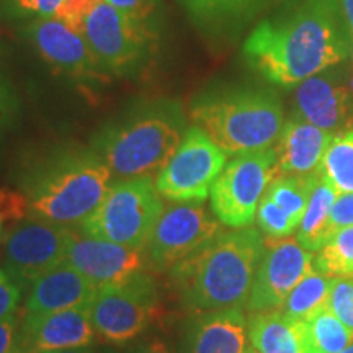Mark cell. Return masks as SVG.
<instances>
[{
  "label": "cell",
  "instance_id": "52a82bcc",
  "mask_svg": "<svg viewBox=\"0 0 353 353\" xmlns=\"http://www.w3.org/2000/svg\"><path fill=\"white\" fill-rule=\"evenodd\" d=\"M273 148L234 156L211 187V210L223 226L249 228L268 185L275 180Z\"/></svg>",
  "mask_w": 353,
  "mask_h": 353
},
{
  "label": "cell",
  "instance_id": "7a4b0ae2",
  "mask_svg": "<svg viewBox=\"0 0 353 353\" xmlns=\"http://www.w3.org/2000/svg\"><path fill=\"white\" fill-rule=\"evenodd\" d=\"M265 241L254 228L223 231L172 268L182 303L193 312L242 306L250 296Z\"/></svg>",
  "mask_w": 353,
  "mask_h": 353
},
{
  "label": "cell",
  "instance_id": "7c38bea8",
  "mask_svg": "<svg viewBox=\"0 0 353 353\" xmlns=\"http://www.w3.org/2000/svg\"><path fill=\"white\" fill-rule=\"evenodd\" d=\"M223 232L214 214L201 203H179L162 211L145 244L149 267L156 272L172 270L206 242Z\"/></svg>",
  "mask_w": 353,
  "mask_h": 353
},
{
  "label": "cell",
  "instance_id": "bcb514c9",
  "mask_svg": "<svg viewBox=\"0 0 353 353\" xmlns=\"http://www.w3.org/2000/svg\"><path fill=\"white\" fill-rule=\"evenodd\" d=\"M0 224H2V219H0Z\"/></svg>",
  "mask_w": 353,
  "mask_h": 353
},
{
  "label": "cell",
  "instance_id": "30bf717a",
  "mask_svg": "<svg viewBox=\"0 0 353 353\" xmlns=\"http://www.w3.org/2000/svg\"><path fill=\"white\" fill-rule=\"evenodd\" d=\"M226 157L201 128H188L179 149L157 174V192L175 203H203L226 167Z\"/></svg>",
  "mask_w": 353,
  "mask_h": 353
},
{
  "label": "cell",
  "instance_id": "ac0fdd59",
  "mask_svg": "<svg viewBox=\"0 0 353 353\" xmlns=\"http://www.w3.org/2000/svg\"><path fill=\"white\" fill-rule=\"evenodd\" d=\"M26 37L52 68L74 77H87L101 69L81 33L61 20L39 19L26 28Z\"/></svg>",
  "mask_w": 353,
  "mask_h": 353
},
{
  "label": "cell",
  "instance_id": "d590c367",
  "mask_svg": "<svg viewBox=\"0 0 353 353\" xmlns=\"http://www.w3.org/2000/svg\"><path fill=\"white\" fill-rule=\"evenodd\" d=\"M110 6L131 17V19L141 21L151 26L149 20L152 19V13L156 10V2L154 0H105Z\"/></svg>",
  "mask_w": 353,
  "mask_h": 353
},
{
  "label": "cell",
  "instance_id": "3957f363",
  "mask_svg": "<svg viewBox=\"0 0 353 353\" xmlns=\"http://www.w3.org/2000/svg\"><path fill=\"white\" fill-rule=\"evenodd\" d=\"M185 131L179 101H141L103 128L94 148L114 175L123 179L151 175L167 165Z\"/></svg>",
  "mask_w": 353,
  "mask_h": 353
},
{
  "label": "cell",
  "instance_id": "60d3db41",
  "mask_svg": "<svg viewBox=\"0 0 353 353\" xmlns=\"http://www.w3.org/2000/svg\"><path fill=\"white\" fill-rule=\"evenodd\" d=\"M44 353H94V352L87 350V347H82V348H69V350H56V352H44Z\"/></svg>",
  "mask_w": 353,
  "mask_h": 353
},
{
  "label": "cell",
  "instance_id": "8992f818",
  "mask_svg": "<svg viewBox=\"0 0 353 353\" xmlns=\"http://www.w3.org/2000/svg\"><path fill=\"white\" fill-rule=\"evenodd\" d=\"M162 211L164 201L152 176H130L110 187L101 205L81 224V231L95 239L145 249Z\"/></svg>",
  "mask_w": 353,
  "mask_h": 353
},
{
  "label": "cell",
  "instance_id": "44dd1931",
  "mask_svg": "<svg viewBox=\"0 0 353 353\" xmlns=\"http://www.w3.org/2000/svg\"><path fill=\"white\" fill-rule=\"evenodd\" d=\"M249 342L255 353H307L306 325L280 309L255 312L249 321Z\"/></svg>",
  "mask_w": 353,
  "mask_h": 353
},
{
  "label": "cell",
  "instance_id": "83f0119b",
  "mask_svg": "<svg viewBox=\"0 0 353 353\" xmlns=\"http://www.w3.org/2000/svg\"><path fill=\"white\" fill-rule=\"evenodd\" d=\"M314 268L330 278L353 275V226L330 234L314 257Z\"/></svg>",
  "mask_w": 353,
  "mask_h": 353
},
{
  "label": "cell",
  "instance_id": "9c48e42d",
  "mask_svg": "<svg viewBox=\"0 0 353 353\" xmlns=\"http://www.w3.org/2000/svg\"><path fill=\"white\" fill-rule=\"evenodd\" d=\"M82 37L100 68L114 74L139 69L152 51L151 26L125 15L105 0L88 13Z\"/></svg>",
  "mask_w": 353,
  "mask_h": 353
},
{
  "label": "cell",
  "instance_id": "4dcf8cb0",
  "mask_svg": "<svg viewBox=\"0 0 353 353\" xmlns=\"http://www.w3.org/2000/svg\"><path fill=\"white\" fill-rule=\"evenodd\" d=\"M101 0H64L63 7L56 13L54 19L61 20L82 34L83 23H85L88 13L94 10V7Z\"/></svg>",
  "mask_w": 353,
  "mask_h": 353
},
{
  "label": "cell",
  "instance_id": "484cf974",
  "mask_svg": "<svg viewBox=\"0 0 353 353\" xmlns=\"http://www.w3.org/2000/svg\"><path fill=\"white\" fill-rule=\"evenodd\" d=\"M317 180V172L309 175H285L276 176L268 185L265 196H268L273 203H276L294 223H301L306 213L309 198Z\"/></svg>",
  "mask_w": 353,
  "mask_h": 353
},
{
  "label": "cell",
  "instance_id": "ab89813d",
  "mask_svg": "<svg viewBox=\"0 0 353 353\" xmlns=\"http://www.w3.org/2000/svg\"><path fill=\"white\" fill-rule=\"evenodd\" d=\"M343 15H345V20L348 23V28L353 34V0H341Z\"/></svg>",
  "mask_w": 353,
  "mask_h": 353
},
{
  "label": "cell",
  "instance_id": "f546056e",
  "mask_svg": "<svg viewBox=\"0 0 353 353\" xmlns=\"http://www.w3.org/2000/svg\"><path fill=\"white\" fill-rule=\"evenodd\" d=\"M327 307L353 330V275L334 278Z\"/></svg>",
  "mask_w": 353,
  "mask_h": 353
},
{
  "label": "cell",
  "instance_id": "6da1fadb",
  "mask_svg": "<svg viewBox=\"0 0 353 353\" xmlns=\"http://www.w3.org/2000/svg\"><path fill=\"white\" fill-rule=\"evenodd\" d=\"M242 54L250 69L280 87L342 64L352 54V32L341 0H290L250 32Z\"/></svg>",
  "mask_w": 353,
  "mask_h": 353
},
{
  "label": "cell",
  "instance_id": "4316f807",
  "mask_svg": "<svg viewBox=\"0 0 353 353\" xmlns=\"http://www.w3.org/2000/svg\"><path fill=\"white\" fill-rule=\"evenodd\" d=\"M317 170L339 193L353 192V125L334 136Z\"/></svg>",
  "mask_w": 353,
  "mask_h": 353
},
{
  "label": "cell",
  "instance_id": "9a60e30c",
  "mask_svg": "<svg viewBox=\"0 0 353 353\" xmlns=\"http://www.w3.org/2000/svg\"><path fill=\"white\" fill-rule=\"evenodd\" d=\"M64 263L81 272L99 288L143 273L149 265L145 249L95 239L82 231L70 232Z\"/></svg>",
  "mask_w": 353,
  "mask_h": 353
},
{
  "label": "cell",
  "instance_id": "e0dca14e",
  "mask_svg": "<svg viewBox=\"0 0 353 353\" xmlns=\"http://www.w3.org/2000/svg\"><path fill=\"white\" fill-rule=\"evenodd\" d=\"M249 322L242 306L195 312L185 324L180 353H247Z\"/></svg>",
  "mask_w": 353,
  "mask_h": 353
},
{
  "label": "cell",
  "instance_id": "74e56055",
  "mask_svg": "<svg viewBox=\"0 0 353 353\" xmlns=\"http://www.w3.org/2000/svg\"><path fill=\"white\" fill-rule=\"evenodd\" d=\"M12 108H13L12 92L7 85L6 79H3L2 74H0V125H2V121L8 117V113L12 112Z\"/></svg>",
  "mask_w": 353,
  "mask_h": 353
},
{
  "label": "cell",
  "instance_id": "1f68e13d",
  "mask_svg": "<svg viewBox=\"0 0 353 353\" xmlns=\"http://www.w3.org/2000/svg\"><path fill=\"white\" fill-rule=\"evenodd\" d=\"M64 0H10L12 10L17 15H34L38 19H52Z\"/></svg>",
  "mask_w": 353,
  "mask_h": 353
},
{
  "label": "cell",
  "instance_id": "8fae6325",
  "mask_svg": "<svg viewBox=\"0 0 353 353\" xmlns=\"http://www.w3.org/2000/svg\"><path fill=\"white\" fill-rule=\"evenodd\" d=\"M70 232L68 226L37 216L19 221L3 242L6 272L21 290L32 288L39 276L64 262Z\"/></svg>",
  "mask_w": 353,
  "mask_h": 353
},
{
  "label": "cell",
  "instance_id": "b9f144b4",
  "mask_svg": "<svg viewBox=\"0 0 353 353\" xmlns=\"http://www.w3.org/2000/svg\"><path fill=\"white\" fill-rule=\"evenodd\" d=\"M339 353H353V343H352V345H348L347 348H343V350L339 352Z\"/></svg>",
  "mask_w": 353,
  "mask_h": 353
},
{
  "label": "cell",
  "instance_id": "e575fe53",
  "mask_svg": "<svg viewBox=\"0 0 353 353\" xmlns=\"http://www.w3.org/2000/svg\"><path fill=\"white\" fill-rule=\"evenodd\" d=\"M21 298V288L6 270L0 268V319L15 314Z\"/></svg>",
  "mask_w": 353,
  "mask_h": 353
},
{
  "label": "cell",
  "instance_id": "f6af8a7d",
  "mask_svg": "<svg viewBox=\"0 0 353 353\" xmlns=\"http://www.w3.org/2000/svg\"><path fill=\"white\" fill-rule=\"evenodd\" d=\"M26 353H44V352H26Z\"/></svg>",
  "mask_w": 353,
  "mask_h": 353
},
{
  "label": "cell",
  "instance_id": "7402d4cb",
  "mask_svg": "<svg viewBox=\"0 0 353 353\" xmlns=\"http://www.w3.org/2000/svg\"><path fill=\"white\" fill-rule=\"evenodd\" d=\"M192 20L208 32H231L281 0H179Z\"/></svg>",
  "mask_w": 353,
  "mask_h": 353
},
{
  "label": "cell",
  "instance_id": "ee69618b",
  "mask_svg": "<svg viewBox=\"0 0 353 353\" xmlns=\"http://www.w3.org/2000/svg\"><path fill=\"white\" fill-rule=\"evenodd\" d=\"M352 69H353V50H352Z\"/></svg>",
  "mask_w": 353,
  "mask_h": 353
},
{
  "label": "cell",
  "instance_id": "8d00e7d4",
  "mask_svg": "<svg viewBox=\"0 0 353 353\" xmlns=\"http://www.w3.org/2000/svg\"><path fill=\"white\" fill-rule=\"evenodd\" d=\"M20 327L15 314L0 319V353H19Z\"/></svg>",
  "mask_w": 353,
  "mask_h": 353
},
{
  "label": "cell",
  "instance_id": "7bdbcfd3",
  "mask_svg": "<svg viewBox=\"0 0 353 353\" xmlns=\"http://www.w3.org/2000/svg\"><path fill=\"white\" fill-rule=\"evenodd\" d=\"M247 353H255V350H254V348H252V347H250V348H249V350H247Z\"/></svg>",
  "mask_w": 353,
  "mask_h": 353
},
{
  "label": "cell",
  "instance_id": "ba28073f",
  "mask_svg": "<svg viewBox=\"0 0 353 353\" xmlns=\"http://www.w3.org/2000/svg\"><path fill=\"white\" fill-rule=\"evenodd\" d=\"M159 306L156 281L148 273L100 286L88 306L92 324L105 341L126 343L143 334Z\"/></svg>",
  "mask_w": 353,
  "mask_h": 353
},
{
  "label": "cell",
  "instance_id": "836d02e7",
  "mask_svg": "<svg viewBox=\"0 0 353 353\" xmlns=\"http://www.w3.org/2000/svg\"><path fill=\"white\" fill-rule=\"evenodd\" d=\"M350 226H353V192L339 193L330 211V234Z\"/></svg>",
  "mask_w": 353,
  "mask_h": 353
},
{
  "label": "cell",
  "instance_id": "ffe728a7",
  "mask_svg": "<svg viewBox=\"0 0 353 353\" xmlns=\"http://www.w3.org/2000/svg\"><path fill=\"white\" fill-rule=\"evenodd\" d=\"M97 291L99 286L63 262L32 285L25 303V312L32 316L88 307Z\"/></svg>",
  "mask_w": 353,
  "mask_h": 353
},
{
  "label": "cell",
  "instance_id": "277c9868",
  "mask_svg": "<svg viewBox=\"0 0 353 353\" xmlns=\"http://www.w3.org/2000/svg\"><path fill=\"white\" fill-rule=\"evenodd\" d=\"M190 117L228 156L272 148L285 125L280 99L257 87H229L201 94L193 100Z\"/></svg>",
  "mask_w": 353,
  "mask_h": 353
},
{
  "label": "cell",
  "instance_id": "5bb4252c",
  "mask_svg": "<svg viewBox=\"0 0 353 353\" xmlns=\"http://www.w3.org/2000/svg\"><path fill=\"white\" fill-rule=\"evenodd\" d=\"M321 130L345 131L353 125V88L350 79L330 68L309 77L296 88L293 117Z\"/></svg>",
  "mask_w": 353,
  "mask_h": 353
},
{
  "label": "cell",
  "instance_id": "603a6c76",
  "mask_svg": "<svg viewBox=\"0 0 353 353\" xmlns=\"http://www.w3.org/2000/svg\"><path fill=\"white\" fill-rule=\"evenodd\" d=\"M339 192L332 187V183L317 170V180L309 198L306 213L298 226L296 239L309 252H319L321 247L330 237V211Z\"/></svg>",
  "mask_w": 353,
  "mask_h": 353
},
{
  "label": "cell",
  "instance_id": "4fadbf2b",
  "mask_svg": "<svg viewBox=\"0 0 353 353\" xmlns=\"http://www.w3.org/2000/svg\"><path fill=\"white\" fill-rule=\"evenodd\" d=\"M312 265L314 254L304 249L294 237L267 239L247 309L250 312L280 309L291 291L314 268Z\"/></svg>",
  "mask_w": 353,
  "mask_h": 353
},
{
  "label": "cell",
  "instance_id": "f35d334b",
  "mask_svg": "<svg viewBox=\"0 0 353 353\" xmlns=\"http://www.w3.org/2000/svg\"><path fill=\"white\" fill-rule=\"evenodd\" d=\"M130 353H170L169 348H167L162 342H144L141 345L134 347Z\"/></svg>",
  "mask_w": 353,
  "mask_h": 353
},
{
  "label": "cell",
  "instance_id": "d4e9b609",
  "mask_svg": "<svg viewBox=\"0 0 353 353\" xmlns=\"http://www.w3.org/2000/svg\"><path fill=\"white\" fill-rule=\"evenodd\" d=\"M306 325L307 353H339L353 343V330L347 327L329 307L321 309Z\"/></svg>",
  "mask_w": 353,
  "mask_h": 353
},
{
  "label": "cell",
  "instance_id": "d6a6232c",
  "mask_svg": "<svg viewBox=\"0 0 353 353\" xmlns=\"http://www.w3.org/2000/svg\"><path fill=\"white\" fill-rule=\"evenodd\" d=\"M28 198L12 190L0 188V219H8L19 223L28 213Z\"/></svg>",
  "mask_w": 353,
  "mask_h": 353
},
{
  "label": "cell",
  "instance_id": "2e32d148",
  "mask_svg": "<svg viewBox=\"0 0 353 353\" xmlns=\"http://www.w3.org/2000/svg\"><path fill=\"white\" fill-rule=\"evenodd\" d=\"M94 339L95 329L88 307L48 314H25L20 327L19 353L82 348L92 345Z\"/></svg>",
  "mask_w": 353,
  "mask_h": 353
},
{
  "label": "cell",
  "instance_id": "d6986e66",
  "mask_svg": "<svg viewBox=\"0 0 353 353\" xmlns=\"http://www.w3.org/2000/svg\"><path fill=\"white\" fill-rule=\"evenodd\" d=\"M334 136V132L321 130L298 118L286 121L273 145L276 156L275 179L285 175L314 174Z\"/></svg>",
  "mask_w": 353,
  "mask_h": 353
},
{
  "label": "cell",
  "instance_id": "cb8c5ba5",
  "mask_svg": "<svg viewBox=\"0 0 353 353\" xmlns=\"http://www.w3.org/2000/svg\"><path fill=\"white\" fill-rule=\"evenodd\" d=\"M332 280L334 278L312 268L291 291L280 311L296 321L311 319L316 312L329 306Z\"/></svg>",
  "mask_w": 353,
  "mask_h": 353
},
{
  "label": "cell",
  "instance_id": "f1b7e54d",
  "mask_svg": "<svg viewBox=\"0 0 353 353\" xmlns=\"http://www.w3.org/2000/svg\"><path fill=\"white\" fill-rule=\"evenodd\" d=\"M257 224L267 239L278 241L290 237L298 228V224L285 213L276 203H273L270 198L265 196L260 200L257 208Z\"/></svg>",
  "mask_w": 353,
  "mask_h": 353
},
{
  "label": "cell",
  "instance_id": "5b68a950",
  "mask_svg": "<svg viewBox=\"0 0 353 353\" xmlns=\"http://www.w3.org/2000/svg\"><path fill=\"white\" fill-rule=\"evenodd\" d=\"M112 187V170L95 151H70L48 161L28 183L33 216L61 226H81Z\"/></svg>",
  "mask_w": 353,
  "mask_h": 353
}]
</instances>
